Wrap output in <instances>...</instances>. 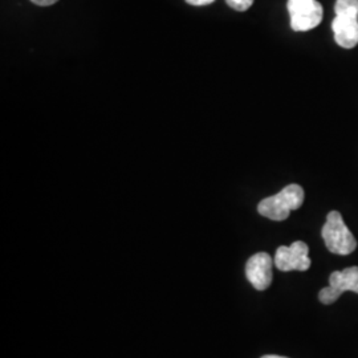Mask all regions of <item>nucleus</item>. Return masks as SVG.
Listing matches in <instances>:
<instances>
[{"label":"nucleus","mask_w":358,"mask_h":358,"mask_svg":"<svg viewBox=\"0 0 358 358\" xmlns=\"http://www.w3.org/2000/svg\"><path fill=\"white\" fill-rule=\"evenodd\" d=\"M287 8L296 32L310 31L322 20V6L317 0H288Z\"/></svg>","instance_id":"7ed1b4c3"},{"label":"nucleus","mask_w":358,"mask_h":358,"mask_svg":"<svg viewBox=\"0 0 358 358\" xmlns=\"http://www.w3.org/2000/svg\"><path fill=\"white\" fill-rule=\"evenodd\" d=\"M333 34L336 43L345 48L352 50L358 44V19L336 16L332 23Z\"/></svg>","instance_id":"0eeeda50"},{"label":"nucleus","mask_w":358,"mask_h":358,"mask_svg":"<svg viewBox=\"0 0 358 358\" xmlns=\"http://www.w3.org/2000/svg\"><path fill=\"white\" fill-rule=\"evenodd\" d=\"M304 190L299 185H288L282 192L276 195L263 199L259 206L257 211L260 215L268 217L271 220L282 222L289 217L291 211L300 208L304 203Z\"/></svg>","instance_id":"f257e3e1"},{"label":"nucleus","mask_w":358,"mask_h":358,"mask_svg":"<svg viewBox=\"0 0 358 358\" xmlns=\"http://www.w3.org/2000/svg\"><path fill=\"white\" fill-rule=\"evenodd\" d=\"M226 3L230 6L231 8H234L235 11L244 13V11H247L252 6L254 0H226Z\"/></svg>","instance_id":"1a4fd4ad"},{"label":"nucleus","mask_w":358,"mask_h":358,"mask_svg":"<svg viewBox=\"0 0 358 358\" xmlns=\"http://www.w3.org/2000/svg\"><path fill=\"white\" fill-rule=\"evenodd\" d=\"M309 248L304 242H294L289 247L282 245L275 255V266L282 272L289 271H307L310 267Z\"/></svg>","instance_id":"39448f33"},{"label":"nucleus","mask_w":358,"mask_h":358,"mask_svg":"<svg viewBox=\"0 0 358 358\" xmlns=\"http://www.w3.org/2000/svg\"><path fill=\"white\" fill-rule=\"evenodd\" d=\"M345 291L358 294V267L334 271L329 278V285L321 289L319 299L325 306L333 304Z\"/></svg>","instance_id":"20e7f679"},{"label":"nucleus","mask_w":358,"mask_h":358,"mask_svg":"<svg viewBox=\"0 0 358 358\" xmlns=\"http://www.w3.org/2000/svg\"><path fill=\"white\" fill-rule=\"evenodd\" d=\"M262 358H287V357H282V356H272V355H271V356H263V357Z\"/></svg>","instance_id":"f8f14e48"},{"label":"nucleus","mask_w":358,"mask_h":358,"mask_svg":"<svg viewBox=\"0 0 358 358\" xmlns=\"http://www.w3.org/2000/svg\"><path fill=\"white\" fill-rule=\"evenodd\" d=\"M322 239L327 248L336 255H349L357 248L355 235L346 227L338 211H331L322 227Z\"/></svg>","instance_id":"f03ea898"},{"label":"nucleus","mask_w":358,"mask_h":358,"mask_svg":"<svg viewBox=\"0 0 358 358\" xmlns=\"http://www.w3.org/2000/svg\"><path fill=\"white\" fill-rule=\"evenodd\" d=\"M186 1L192 6H207V4H211L215 0H186Z\"/></svg>","instance_id":"9b49d317"},{"label":"nucleus","mask_w":358,"mask_h":358,"mask_svg":"<svg viewBox=\"0 0 358 358\" xmlns=\"http://www.w3.org/2000/svg\"><path fill=\"white\" fill-rule=\"evenodd\" d=\"M336 16L358 19V0H337L334 4Z\"/></svg>","instance_id":"6e6552de"},{"label":"nucleus","mask_w":358,"mask_h":358,"mask_svg":"<svg viewBox=\"0 0 358 358\" xmlns=\"http://www.w3.org/2000/svg\"><path fill=\"white\" fill-rule=\"evenodd\" d=\"M275 262H272V257L267 252H257L251 256L245 264V275L248 282L252 284V287L257 291L267 289L273 275H272V266Z\"/></svg>","instance_id":"423d86ee"},{"label":"nucleus","mask_w":358,"mask_h":358,"mask_svg":"<svg viewBox=\"0 0 358 358\" xmlns=\"http://www.w3.org/2000/svg\"><path fill=\"white\" fill-rule=\"evenodd\" d=\"M34 4L36 6H41V7H47V6H52L55 3H57L59 0H31Z\"/></svg>","instance_id":"9d476101"}]
</instances>
